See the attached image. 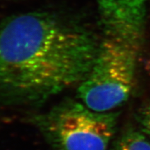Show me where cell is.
I'll return each instance as SVG.
<instances>
[{"mask_svg": "<svg viewBox=\"0 0 150 150\" xmlns=\"http://www.w3.org/2000/svg\"><path fill=\"white\" fill-rule=\"evenodd\" d=\"M99 42L81 26L48 12H27L0 24V102L34 105L79 84Z\"/></svg>", "mask_w": 150, "mask_h": 150, "instance_id": "cell-1", "label": "cell"}, {"mask_svg": "<svg viewBox=\"0 0 150 150\" xmlns=\"http://www.w3.org/2000/svg\"><path fill=\"white\" fill-rule=\"evenodd\" d=\"M141 47L104 35L89 72L79 84L81 102L98 112L112 111L132 93Z\"/></svg>", "mask_w": 150, "mask_h": 150, "instance_id": "cell-2", "label": "cell"}, {"mask_svg": "<svg viewBox=\"0 0 150 150\" xmlns=\"http://www.w3.org/2000/svg\"><path fill=\"white\" fill-rule=\"evenodd\" d=\"M119 113L98 112L65 100L35 116V126L54 150H107Z\"/></svg>", "mask_w": 150, "mask_h": 150, "instance_id": "cell-3", "label": "cell"}, {"mask_svg": "<svg viewBox=\"0 0 150 150\" xmlns=\"http://www.w3.org/2000/svg\"><path fill=\"white\" fill-rule=\"evenodd\" d=\"M147 0H97L104 35L142 47Z\"/></svg>", "mask_w": 150, "mask_h": 150, "instance_id": "cell-4", "label": "cell"}, {"mask_svg": "<svg viewBox=\"0 0 150 150\" xmlns=\"http://www.w3.org/2000/svg\"><path fill=\"white\" fill-rule=\"evenodd\" d=\"M112 150H150V141L139 131L130 130L118 139Z\"/></svg>", "mask_w": 150, "mask_h": 150, "instance_id": "cell-5", "label": "cell"}, {"mask_svg": "<svg viewBox=\"0 0 150 150\" xmlns=\"http://www.w3.org/2000/svg\"><path fill=\"white\" fill-rule=\"evenodd\" d=\"M136 118L142 131L150 137V102L140 108L137 112Z\"/></svg>", "mask_w": 150, "mask_h": 150, "instance_id": "cell-6", "label": "cell"}]
</instances>
